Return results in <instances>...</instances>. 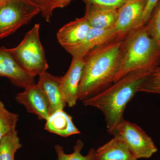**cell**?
Segmentation results:
<instances>
[{
    "instance_id": "cell-1",
    "label": "cell",
    "mask_w": 160,
    "mask_h": 160,
    "mask_svg": "<svg viewBox=\"0 0 160 160\" xmlns=\"http://www.w3.org/2000/svg\"><path fill=\"white\" fill-rule=\"evenodd\" d=\"M124 38H117L89 52L84 58L79 100L95 95L113 83L119 67Z\"/></svg>"
},
{
    "instance_id": "cell-2",
    "label": "cell",
    "mask_w": 160,
    "mask_h": 160,
    "mask_svg": "<svg viewBox=\"0 0 160 160\" xmlns=\"http://www.w3.org/2000/svg\"><path fill=\"white\" fill-rule=\"evenodd\" d=\"M151 72L137 71L126 75L112 86L83 101L85 106L99 109L105 117L107 131L112 135L124 119L127 104L134 96L142 83Z\"/></svg>"
},
{
    "instance_id": "cell-3",
    "label": "cell",
    "mask_w": 160,
    "mask_h": 160,
    "mask_svg": "<svg viewBox=\"0 0 160 160\" xmlns=\"http://www.w3.org/2000/svg\"><path fill=\"white\" fill-rule=\"evenodd\" d=\"M160 65V49L145 26L132 30L124 38L118 70L113 83L133 72H152Z\"/></svg>"
},
{
    "instance_id": "cell-4",
    "label": "cell",
    "mask_w": 160,
    "mask_h": 160,
    "mask_svg": "<svg viewBox=\"0 0 160 160\" xmlns=\"http://www.w3.org/2000/svg\"><path fill=\"white\" fill-rule=\"evenodd\" d=\"M40 25H34L16 47L9 49L10 53L24 70L32 76L41 75L49 68L41 41Z\"/></svg>"
},
{
    "instance_id": "cell-5",
    "label": "cell",
    "mask_w": 160,
    "mask_h": 160,
    "mask_svg": "<svg viewBox=\"0 0 160 160\" xmlns=\"http://www.w3.org/2000/svg\"><path fill=\"white\" fill-rule=\"evenodd\" d=\"M41 13L32 0H5L0 3V40L13 34Z\"/></svg>"
},
{
    "instance_id": "cell-6",
    "label": "cell",
    "mask_w": 160,
    "mask_h": 160,
    "mask_svg": "<svg viewBox=\"0 0 160 160\" xmlns=\"http://www.w3.org/2000/svg\"><path fill=\"white\" fill-rule=\"evenodd\" d=\"M112 135L121 140L138 159L149 158L158 151L150 137L137 124L125 119L118 125Z\"/></svg>"
},
{
    "instance_id": "cell-7",
    "label": "cell",
    "mask_w": 160,
    "mask_h": 160,
    "mask_svg": "<svg viewBox=\"0 0 160 160\" xmlns=\"http://www.w3.org/2000/svg\"><path fill=\"white\" fill-rule=\"evenodd\" d=\"M4 77L17 87L25 89L35 84L34 77L26 72L10 53L9 49L0 47V77Z\"/></svg>"
},
{
    "instance_id": "cell-8",
    "label": "cell",
    "mask_w": 160,
    "mask_h": 160,
    "mask_svg": "<svg viewBox=\"0 0 160 160\" xmlns=\"http://www.w3.org/2000/svg\"><path fill=\"white\" fill-rule=\"evenodd\" d=\"M146 0H129L118 9L117 20L113 27L118 38H125L139 21Z\"/></svg>"
},
{
    "instance_id": "cell-9",
    "label": "cell",
    "mask_w": 160,
    "mask_h": 160,
    "mask_svg": "<svg viewBox=\"0 0 160 160\" xmlns=\"http://www.w3.org/2000/svg\"><path fill=\"white\" fill-rule=\"evenodd\" d=\"M15 99L25 106L28 112L36 115L39 119L47 121L50 116L48 101L38 84L27 86L17 95Z\"/></svg>"
},
{
    "instance_id": "cell-10",
    "label": "cell",
    "mask_w": 160,
    "mask_h": 160,
    "mask_svg": "<svg viewBox=\"0 0 160 160\" xmlns=\"http://www.w3.org/2000/svg\"><path fill=\"white\" fill-rule=\"evenodd\" d=\"M84 64V59L72 58L69 69L61 78V91L69 107L75 106L79 99V90Z\"/></svg>"
},
{
    "instance_id": "cell-11",
    "label": "cell",
    "mask_w": 160,
    "mask_h": 160,
    "mask_svg": "<svg viewBox=\"0 0 160 160\" xmlns=\"http://www.w3.org/2000/svg\"><path fill=\"white\" fill-rule=\"evenodd\" d=\"M118 38L113 27L107 29L91 28L85 38L67 51L72 58H84L92 49Z\"/></svg>"
},
{
    "instance_id": "cell-12",
    "label": "cell",
    "mask_w": 160,
    "mask_h": 160,
    "mask_svg": "<svg viewBox=\"0 0 160 160\" xmlns=\"http://www.w3.org/2000/svg\"><path fill=\"white\" fill-rule=\"evenodd\" d=\"M91 28L85 17L76 18L64 25L58 30L57 34L58 41L67 51L81 43Z\"/></svg>"
},
{
    "instance_id": "cell-13",
    "label": "cell",
    "mask_w": 160,
    "mask_h": 160,
    "mask_svg": "<svg viewBox=\"0 0 160 160\" xmlns=\"http://www.w3.org/2000/svg\"><path fill=\"white\" fill-rule=\"evenodd\" d=\"M61 78L47 72L39 76L38 85L48 101L50 115L55 112L63 110L67 105L61 91Z\"/></svg>"
},
{
    "instance_id": "cell-14",
    "label": "cell",
    "mask_w": 160,
    "mask_h": 160,
    "mask_svg": "<svg viewBox=\"0 0 160 160\" xmlns=\"http://www.w3.org/2000/svg\"><path fill=\"white\" fill-rule=\"evenodd\" d=\"M118 16V9L87 5L84 17L91 28L107 29L114 26Z\"/></svg>"
},
{
    "instance_id": "cell-15",
    "label": "cell",
    "mask_w": 160,
    "mask_h": 160,
    "mask_svg": "<svg viewBox=\"0 0 160 160\" xmlns=\"http://www.w3.org/2000/svg\"><path fill=\"white\" fill-rule=\"evenodd\" d=\"M45 129L62 137L79 134L80 132L75 126L72 117L63 110L50 115L46 121Z\"/></svg>"
},
{
    "instance_id": "cell-16",
    "label": "cell",
    "mask_w": 160,
    "mask_h": 160,
    "mask_svg": "<svg viewBox=\"0 0 160 160\" xmlns=\"http://www.w3.org/2000/svg\"><path fill=\"white\" fill-rule=\"evenodd\" d=\"M96 160H138L127 146L114 136L96 150Z\"/></svg>"
},
{
    "instance_id": "cell-17",
    "label": "cell",
    "mask_w": 160,
    "mask_h": 160,
    "mask_svg": "<svg viewBox=\"0 0 160 160\" xmlns=\"http://www.w3.org/2000/svg\"><path fill=\"white\" fill-rule=\"evenodd\" d=\"M22 147L18 131L9 132L0 140V160H14L16 152Z\"/></svg>"
},
{
    "instance_id": "cell-18",
    "label": "cell",
    "mask_w": 160,
    "mask_h": 160,
    "mask_svg": "<svg viewBox=\"0 0 160 160\" xmlns=\"http://www.w3.org/2000/svg\"><path fill=\"white\" fill-rule=\"evenodd\" d=\"M84 144L81 140H78L73 148V151L70 154H66L64 152L62 146L59 145L55 146L54 149L58 156V160H96V150L93 148L89 149L86 155L81 153Z\"/></svg>"
},
{
    "instance_id": "cell-19",
    "label": "cell",
    "mask_w": 160,
    "mask_h": 160,
    "mask_svg": "<svg viewBox=\"0 0 160 160\" xmlns=\"http://www.w3.org/2000/svg\"><path fill=\"white\" fill-rule=\"evenodd\" d=\"M19 115L9 111L0 101V140L16 130Z\"/></svg>"
},
{
    "instance_id": "cell-20",
    "label": "cell",
    "mask_w": 160,
    "mask_h": 160,
    "mask_svg": "<svg viewBox=\"0 0 160 160\" xmlns=\"http://www.w3.org/2000/svg\"><path fill=\"white\" fill-rule=\"evenodd\" d=\"M145 26L146 31L160 49V0L152 12Z\"/></svg>"
},
{
    "instance_id": "cell-21",
    "label": "cell",
    "mask_w": 160,
    "mask_h": 160,
    "mask_svg": "<svg viewBox=\"0 0 160 160\" xmlns=\"http://www.w3.org/2000/svg\"><path fill=\"white\" fill-rule=\"evenodd\" d=\"M138 92L160 94V66L149 73L140 86Z\"/></svg>"
},
{
    "instance_id": "cell-22",
    "label": "cell",
    "mask_w": 160,
    "mask_h": 160,
    "mask_svg": "<svg viewBox=\"0 0 160 160\" xmlns=\"http://www.w3.org/2000/svg\"><path fill=\"white\" fill-rule=\"evenodd\" d=\"M86 5H90L105 8L118 9L129 0H82Z\"/></svg>"
},
{
    "instance_id": "cell-23",
    "label": "cell",
    "mask_w": 160,
    "mask_h": 160,
    "mask_svg": "<svg viewBox=\"0 0 160 160\" xmlns=\"http://www.w3.org/2000/svg\"><path fill=\"white\" fill-rule=\"evenodd\" d=\"M159 1L160 0H146L142 14L133 30L141 28L146 25L150 17L152 12Z\"/></svg>"
},
{
    "instance_id": "cell-24",
    "label": "cell",
    "mask_w": 160,
    "mask_h": 160,
    "mask_svg": "<svg viewBox=\"0 0 160 160\" xmlns=\"http://www.w3.org/2000/svg\"><path fill=\"white\" fill-rule=\"evenodd\" d=\"M41 9V14L47 22H50L52 12L51 6L54 0H32Z\"/></svg>"
},
{
    "instance_id": "cell-25",
    "label": "cell",
    "mask_w": 160,
    "mask_h": 160,
    "mask_svg": "<svg viewBox=\"0 0 160 160\" xmlns=\"http://www.w3.org/2000/svg\"><path fill=\"white\" fill-rule=\"evenodd\" d=\"M72 0H54L52 3L51 9L53 10L58 8H63L69 5Z\"/></svg>"
},
{
    "instance_id": "cell-26",
    "label": "cell",
    "mask_w": 160,
    "mask_h": 160,
    "mask_svg": "<svg viewBox=\"0 0 160 160\" xmlns=\"http://www.w3.org/2000/svg\"><path fill=\"white\" fill-rule=\"evenodd\" d=\"M5 1V0H0V3L2 2H3Z\"/></svg>"
}]
</instances>
